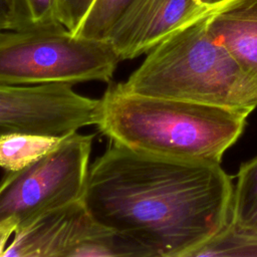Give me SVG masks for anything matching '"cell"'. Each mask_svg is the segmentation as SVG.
I'll return each mask as SVG.
<instances>
[{"label":"cell","instance_id":"6da1fadb","mask_svg":"<svg viewBox=\"0 0 257 257\" xmlns=\"http://www.w3.org/2000/svg\"><path fill=\"white\" fill-rule=\"evenodd\" d=\"M234 186L220 163L111 143L88 169L82 202L100 226L147 257H192L228 225Z\"/></svg>","mask_w":257,"mask_h":257},{"label":"cell","instance_id":"8fae6325","mask_svg":"<svg viewBox=\"0 0 257 257\" xmlns=\"http://www.w3.org/2000/svg\"><path fill=\"white\" fill-rule=\"evenodd\" d=\"M10 30L61 24L58 0H7Z\"/></svg>","mask_w":257,"mask_h":257},{"label":"cell","instance_id":"5bb4252c","mask_svg":"<svg viewBox=\"0 0 257 257\" xmlns=\"http://www.w3.org/2000/svg\"><path fill=\"white\" fill-rule=\"evenodd\" d=\"M94 0H58L60 23L74 33Z\"/></svg>","mask_w":257,"mask_h":257},{"label":"cell","instance_id":"3957f363","mask_svg":"<svg viewBox=\"0 0 257 257\" xmlns=\"http://www.w3.org/2000/svg\"><path fill=\"white\" fill-rule=\"evenodd\" d=\"M208 16L175 31L121 86L128 92L219 105L251 113L257 84L210 33Z\"/></svg>","mask_w":257,"mask_h":257},{"label":"cell","instance_id":"ba28073f","mask_svg":"<svg viewBox=\"0 0 257 257\" xmlns=\"http://www.w3.org/2000/svg\"><path fill=\"white\" fill-rule=\"evenodd\" d=\"M212 36L257 84V0H230L209 13Z\"/></svg>","mask_w":257,"mask_h":257},{"label":"cell","instance_id":"9a60e30c","mask_svg":"<svg viewBox=\"0 0 257 257\" xmlns=\"http://www.w3.org/2000/svg\"><path fill=\"white\" fill-rule=\"evenodd\" d=\"M10 30V17L7 0H0V32Z\"/></svg>","mask_w":257,"mask_h":257},{"label":"cell","instance_id":"7a4b0ae2","mask_svg":"<svg viewBox=\"0 0 257 257\" xmlns=\"http://www.w3.org/2000/svg\"><path fill=\"white\" fill-rule=\"evenodd\" d=\"M250 113L187 100L140 95L119 83L99 98L98 131L111 143L168 158L221 163Z\"/></svg>","mask_w":257,"mask_h":257},{"label":"cell","instance_id":"277c9868","mask_svg":"<svg viewBox=\"0 0 257 257\" xmlns=\"http://www.w3.org/2000/svg\"><path fill=\"white\" fill-rule=\"evenodd\" d=\"M120 61L104 40L75 35L62 24L0 32V83L108 82Z\"/></svg>","mask_w":257,"mask_h":257},{"label":"cell","instance_id":"7c38bea8","mask_svg":"<svg viewBox=\"0 0 257 257\" xmlns=\"http://www.w3.org/2000/svg\"><path fill=\"white\" fill-rule=\"evenodd\" d=\"M130 1L94 0L74 34L105 41L109 30Z\"/></svg>","mask_w":257,"mask_h":257},{"label":"cell","instance_id":"5b68a950","mask_svg":"<svg viewBox=\"0 0 257 257\" xmlns=\"http://www.w3.org/2000/svg\"><path fill=\"white\" fill-rule=\"evenodd\" d=\"M93 135L64 138L51 153L0 182V228L13 232L50 210L82 199Z\"/></svg>","mask_w":257,"mask_h":257},{"label":"cell","instance_id":"e0dca14e","mask_svg":"<svg viewBox=\"0 0 257 257\" xmlns=\"http://www.w3.org/2000/svg\"><path fill=\"white\" fill-rule=\"evenodd\" d=\"M13 234L14 232L9 229L0 228V256H3V253L7 247V242Z\"/></svg>","mask_w":257,"mask_h":257},{"label":"cell","instance_id":"2e32d148","mask_svg":"<svg viewBox=\"0 0 257 257\" xmlns=\"http://www.w3.org/2000/svg\"><path fill=\"white\" fill-rule=\"evenodd\" d=\"M198 3L209 11H214L230 0H197Z\"/></svg>","mask_w":257,"mask_h":257},{"label":"cell","instance_id":"30bf717a","mask_svg":"<svg viewBox=\"0 0 257 257\" xmlns=\"http://www.w3.org/2000/svg\"><path fill=\"white\" fill-rule=\"evenodd\" d=\"M65 137L30 133L2 136L0 137V167L7 172L21 170L54 151Z\"/></svg>","mask_w":257,"mask_h":257},{"label":"cell","instance_id":"52a82bcc","mask_svg":"<svg viewBox=\"0 0 257 257\" xmlns=\"http://www.w3.org/2000/svg\"><path fill=\"white\" fill-rule=\"evenodd\" d=\"M82 200L45 212L17 228L3 256L71 257L99 229Z\"/></svg>","mask_w":257,"mask_h":257},{"label":"cell","instance_id":"8992f818","mask_svg":"<svg viewBox=\"0 0 257 257\" xmlns=\"http://www.w3.org/2000/svg\"><path fill=\"white\" fill-rule=\"evenodd\" d=\"M210 12L197 0H131L105 41L120 61L133 59Z\"/></svg>","mask_w":257,"mask_h":257},{"label":"cell","instance_id":"9c48e42d","mask_svg":"<svg viewBox=\"0 0 257 257\" xmlns=\"http://www.w3.org/2000/svg\"><path fill=\"white\" fill-rule=\"evenodd\" d=\"M236 178L228 228L257 238V155L241 164Z\"/></svg>","mask_w":257,"mask_h":257},{"label":"cell","instance_id":"4fadbf2b","mask_svg":"<svg viewBox=\"0 0 257 257\" xmlns=\"http://www.w3.org/2000/svg\"><path fill=\"white\" fill-rule=\"evenodd\" d=\"M198 256H257V238L237 234L227 225L192 255Z\"/></svg>","mask_w":257,"mask_h":257}]
</instances>
